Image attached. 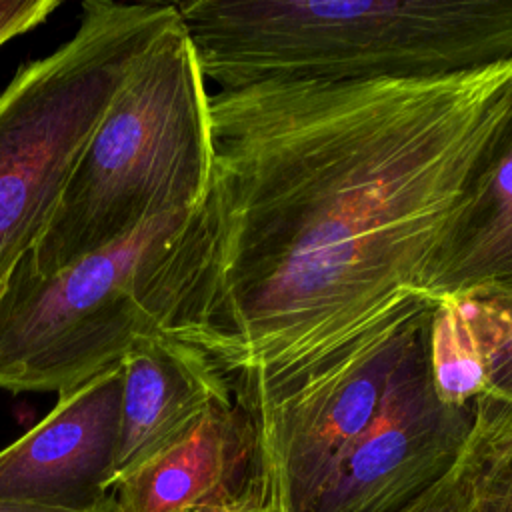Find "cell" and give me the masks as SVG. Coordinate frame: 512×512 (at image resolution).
<instances>
[{
	"mask_svg": "<svg viewBox=\"0 0 512 512\" xmlns=\"http://www.w3.org/2000/svg\"><path fill=\"white\" fill-rule=\"evenodd\" d=\"M120 366L112 486L182 438L214 402L232 396L226 380L198 350L160 330L138 336Z\"/></svg>",
	"mask_w": 512,
	"mask_h": 512,
	"instance_id": "10",
	"label": "cell"
},
{
	"mask_svg": "<svg viewBox=\"0 0 512 512\" xmlns=\"http://www.w3.org/2000/svg\"><path fill=\"white\" fill-rule=\"evenodd\" d=\"M176 20V4L88 0L72 38L0 92V294L42 238L104 112Z\"/></svg>",
	"mask_w": 512,
	"mask_h": 512,
	"instance_id": "4",
	"label": "cell"
},
{
	"mask_svg": "<svg viewBox=\"0 0 512 512\" xmlns=\"http://www.w3.org/2000/svg\"><path fill=\"white\" fill-rule=\"evenodd\" d=\"M244 512H288V508H286L284 500L278 494H272L268 500H264L258 506H252Z\"/></svg>",
	"mask_w": 512,
	"mask_h": 512,
	"instance_id": "16",
	"label": "cell"
},
{
	"mask_svg": "<svg viewBox=\"0 0 512 512\" xmlns=\"http://www.w3.org/2000/svg\"><path fill=\"white\" fill-rule=\"evenodd\" d=\"M430 316L340 358L278 396L242 404L258 430L262 476L276 486L288 512H310L372 424L398 362Z\"/></svg>",
	"mask_w": 512,
	"mask_h": 512,
	"instance_id": "6",
	"label": "cell"
},
{
	"mask_svg": "<svg viewBox=\"0 0 512 512\" xmlns=\"http://www.w3.org/2000/svg\"><path fill=\"white\" fill-rule=\"evenodd\" d=\"M210 132L208 190L158 266L152 320L254 406L434 310L512 134V58L216 90Z\"/></svg>",
	"mask_w": 512,
	"mask_h": 512,
	"instance_id": "1",
	"label": "cell"
},
{
	"mask_svg": "<svg viewBox=\"0 0 512 512\" xmlns=\"http://www.w3.org/2000/svg\"><path fill=\"white\" fill-rule=\"evenodd\" d=\"M0 512H72V510H52V508H38V506H22V504H8V502H0ZM112 512V502H110V510Z\"/></svg>",
	"mask_w": 512,
	"mask_h": 512,
	"instance_id": "17",
	"label": "cell"
},
{
	"mask_svg": "<svg viewBox=\"0 0 512 512\" xmlns=\"http://www.w3.org/2000/svg\"><path fill=\"white\" fill-rule=\"evenodd\" d=\"M428 330L430 320L398 362L372 424L310 512H394L436 484L458 460L472 428L474 402L454 406L436 392Z\"/></svg>",
	"mask_w": 512,
	"mask_h": 512,
	"instance_id": "7",
	"label": "cell"
},
{
	"mask_svg": "<svg viewBox=\"0 0 512 512\" xmlns=\"http://www.w3.org/2000/svg\"><path fill=\"white\" fill-rule=\"evenodd\" d=\"M272 494L262 476L254 418L230 396L122 476L110 502L112 512H244Z\"/></svg>",
	"mask_w": 512,
	"mask_h": 512,
	"instance_id": "9",
	"label": "cell"
},
{
	"mask_svg": "<svg viewBox=\"0 0 512 512\" xmlns=\"http://www.w3.org/2000/svg\"><path fill=\"white\" fill-rule=\"evenodd\" d=\"M58 6V0H0V46L42 24Z\"/></svg>",
	"mask_w": 512,
	"mask_h": 512,
	"instance_id": "15",
	"label": "cell"
},
{
	"mask_svg": "<svg viewBox=\"0 0 512 512\" xmlns=\"http://www.w3.org/2000/svg\"><path fill=\"white\" fill-rule=\"evenodd\" d=\"M394 512H472L470 490L458 460L436 484Z\"/></svg>",
	"mask_w": 512,
	"mask_h": 512,
	"instance_id": "14",
	"label": "cell"
},
{
	"mask_svg": "<svg viewBox=\"0 0 512 512\" xmlns=\"http://www.w3.org/2000/svg\"><path fill=\"white\" fill-rule=\"evenodd\" d=\"M474 334L484 370L480 396L512 408V290L454 298Z\"/></svg>",
	"mask_w": 512,
	"mask_h": 512,
	"instance_id": "13",
	"label": "cell"
},
{
	"mask_svg": "<svg viewBox=\"0 0 512 512\" xmlns=\"http://www.w3.org/2000/svg\"><path fill=\"white\" fill-rule=\"evenodd\" d=\"M192 212L154 218L54 274H38L26 256L0 294V388L68 392L154 332L156 272Z\"/></svg>",
	"mask_w": 512,
	"mask_h": 512,
	"instance_id": "5",
	"label": "cell"
},
{
	"mask_svg": "<svg viewBox=\"0 0 512 512\" xmlns=\"http://www.w3.org/2000/svg\"><path fill=\"white\" fill-rule=\"evenodd\" d=\"M472 512H512V408L492 398L474 400V420L458 456Z\"/></svg>",
	"mask_w": 512,
	"mask_h": 512,
	"instance_id": "12",
	"label": "cell"
},
{
	"mask_svg": "<svg viewBox=\"0 0 512 512\" xmlns=\"http://www.w3.org/2000/svg\"><path fill=\"white\" fill-rule=\"evenodd\" d=\"M210 170V94L178 16L86 142L30 254L32 268L54 274L154 218L196 210Z\"/></svg>",
	"mask_w": 512,
	"mask_h": 512,
	"instance_id": "3",
	"label": "cell"
},
{
	"mask_svg": "<svg viewBox=\"0 0 512 512\" xmlns=\"http://www.w3.org/2000/svg\"><path fill=\"white\" fill-rule=\"evenodd\" d=\"M122 366L58 394L56 406L0 450V502L72 512L110 510Z\"/></svg>",
	"mask_w": 512,
	"mask_h": 512,
	"instance_id": "8",
	"label": "cell"
},
{
	"mask_svg": "<svg viewBox=\"0 0 512 512\" xmlns=\"http://www.w3.org/2000/svg\"><path fill=\"white\" fill-rule=\"evenodd\" d=\"M176 10L218 90L430 78L512 58V0H190Z\"/></svg>",
	"mask_w": 512,
	"mask_h": 512,
	"instance_id": "2",
	"label": "cell"
},
{
	"mask_svg": "<svg viewBox=\"0 0 512 512\" xmlns=\"http://www.w3.org/2000/svg\"><path fill=\"white\" fill-rule=\"evenodd\" d=\"M512 290V134L476 184L434 300Z\"/></svg>",
	"mask_w": 512,
	"mask_h": 512,
	"instance_id": "11",
	"label": "cell"
}]
</instances>
